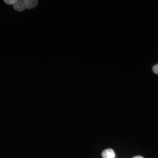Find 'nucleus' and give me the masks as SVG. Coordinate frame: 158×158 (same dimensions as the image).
I'll return each mask as SVG.
<instances>
[{"label": "nucleus", "mask_w": 158, "mask_h": 158, "mask_svg": "<svg viewBox=\"0 0 158 158\" xmlns=\"http://www.w3.org/2000/svg\"><path fill=\"white\" fill-rule=\"evenodd\" d=\"M38 4L36 0H20L13 6L15 10L17 11H23L25 9H32Z\"/></svg>", "instance_id": "1"}, {"label": "nucleus", "mask_w": 158, "mask_h": 158, "mask_svg": "<svg viewBox=\"0 0 158 158\" xmlns=\"http://www.w3.org/2000/svg\"><path fill=\"white\" fill-rule=\"evenodd\" d=\"M4 2L8 5H14L17 2V0H5Z\"/></svg>", "instance_id": "3"}, {"label": "nucleus", "mask_w": 158, "mask_h": 158, "mask_svg": "<svg viewBox=\"0 0 158 158\" xmlns=\"http://www.w3.org/2000/svg\"><path fill=\"white\" fill-rule=\"evenodd\" d=\"M152 70L155 73L158 75V63L153 67Z\"/></svg>", "instance_id": "4"}, {"label": "nucleus", "mask_w": 158, "mask_h": 158, "mask_svg": "<svg viewBox=\"0 0 158 158\" xmlns=\"http://www.w3.org/2000/svg\"><path fill=\"white\" fill-rule=\"evenodd\" d=\"M102 156L103 158H115V152L112 149H107L102 153Z\"/></svg>", "instance_id": "2"}, {"label": "nucleus", "mask_w": 158, "mask_h": 158, "mask_svg": "<svg viewBox=\"0 0 158 158\" xmlns=\"http://www.w3.org/2000/svg\"><path fill=\"white\" fill-rule=\"evenodd\" d=\"M133 158H143L142 156H135V157H134Z\"/></svg>", "instance_id": "5"}]
</instances>
